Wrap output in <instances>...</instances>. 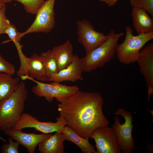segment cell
Masks as SVG:
<instances>
[{"label":"cell","mask_w":153,"mask_h":153,"mask_svg":"<svg viewBox=\"0 0 153 153\" xmlns=\"http://www.w3.org/2000/svg\"><path fill=\"white\" fill-rule=\"evenodd\" d=\"M103 103L99 93L79 90L59 103L58 110L66 125L81 137L89 139L96 128L109 125L103 112Z\"/></svg>","instance_id":"6da1fadb"},{"label":"cell","mask_w":153,"mask_h":153,"mask_svg":"<svg viewBox=\"0 0 153 153\" xmlns=\"http://www.w3.org/2000/svg\"><path fill=\"white\" fill-rule=\"evenodd\" d=\"M28 96L25 83L22 81L12 93L0 103V129L4 131L14 128L24 109Z\"/></svg>","instance_id":"7a4b0ae2"},{"label":"cell","mask_w":153,"mask_h":153,"mask_svg":"<svg viewBox=\"0 0 153 153\" xmlns=\"http://www.w3.org/2000/svg\"><path fill=\"white\" fill-rule=\"evenodd\" d=\"M124 34V32L115 33L113 29H111L103 43L81 58L84 72L89 73L94 71L111 61L116 54L118 41Z\"/></svg>","instance_id":"3957f363"},{"label":"cell","mask_w":153,"mask_h":153,"mask_svg":"<svg viewBox=\"0 0 153 153\" xmlns=\"http://www.w3.org/2000/svg\"><path fill=\"white\" fill-rule=\"evenodd\" d=\"M126 36L123 42L118 45L116 53L118 61L126 65L137 62L139 52L145 44L153 39V31L135 36L131 27L125 28Z\"/></svg>","instance_id":"277c9868"},{"label":"cell","mask_w":153,"mask_h":153,"mask_svg":"<svg viewBox=\"0 0 153 153\" xmlns=\"http://www.w3.org/2000/svg\"><path fill=\"white\" fill-rule=\"evenodd\" d=\"M36 83L32 88V92L39 97H43L48 102H52L55 98L59 103L75 94L79 90L78 86H67L55 82L50 84L39 82L24 76Z\"/></svg>","instance_id":"5b68a950"},{"label":"cell","mask_w":153,"mask_h":153,"mask_svg":"<svg viewBox=\"0 0 153 153\" xmlns=\"http://www.w3.org/2000/svg\"><path fill=\"white\" fill-rule=\"evenodd\" d=\"M123 116L124 123L121 124L117 116L114 118V124L112 127L114 129L117 137L119 144L123 153H131L135 150V142L132 136L133 116L131 113L123 109H118L114 113Z\"/></svg>","instance_id":"8992f818"},{"label":"cell","mask_w":153,"mask_h":153,"mask_svg":"<svg viewBox=\"0 0 153 153\" xmlns=\"http://www.w3.org/2000/svg\"><path fill=\"white\" fill-rule=\"evenodd\" d=\"M55 0L44 1L36 14V18L30 27L23 32L27 34L37 32L47 33L54 28L55 24L54 9Z\"/></svg>","instance_id":"52a82bcc"},{"label":"cell","mask_w":153,"mask_h":153,"mask_svg":"<svg viewBox=\"0 0 153 153\" xmlns=\"http://www.w3.org/2000/svg\"><path fill=\"white\" fill-rule=\"evenodd\" d=\"M78 40L84 48L86 54L103 43L107 35L95 30L90 22L86 19L76 22Z\"/></svg>","instance_id":"ba28073f"},{"label":"cell","mask_w":153,"mask_h":153,"mask_svg":"<svg viewBox=\"0 0 153 153\" xmlns=\"http://www.w3.org/2000/svg\"><path fill=\"white\" fill-rule=\"evenodd\" d=\"M90 137L94 140L96 153H121L117 137L112 127H99L93 131Z\"/></svg>","instance_id":"9c48e42d"},{"label":"cell","mask_w":153,"mask_h":153,"mask_svg":"<svg viewBox=\"0 0 153 153\" xmlns=\"http://www.w3.org/2000/svg\"><path fill=\"white\" fill-rule=\"evenodd\" d=\"M56 120L55 122H41L32 115L23 113L14 128L22 129L26 128H33L44 134L54 132L62 133L66 125L65 122L60 116L56 118Z\"/></svg>","instance_id":"30bf717a"},{"label":"cell","mask_w":153,"mask_h":153,"mask_svg":"<svg viewBox=\"0 0 153 153\" xmlns=\"http://www.w3.org/2000/svg\"><path fill=\"white\" fill-rule=\"evenodd\" d=\"M137 62L140 72L146 83L148 101L153 94V43H150L140 51Z\"/></svg>","instance_id":"8fae6325"},{"label":"cell","mask_w":153,"mask_h":153,"mask_svg":"<svg viewBox=\"0 0 153 153\" xmlns=\"http://www.w3.org/2000/svg\"><path fill=\"white\" fill-rule=\"evenodd\" d=\"M21 130L12 128L4 132L6 134L24 147L29 153H34L37 146L44 140L52 135L51 133H27L23 132Z\"/></svg>","instance_id":"7c38bea8"},{"label":"cell","mask_w":153,"mask_h":153,"mask_svg":"<svg viewBox=\"0 0 153 153\" xmlns=\"http://www.w3.org/2000/svg\"><path fill=\"white\" fill-rule=\"evenodd\" d=\"M84 66L81 58L74 55L72 62L66 67L51 75L48 81L60 83L64 81L75 82L83 80Z\"/></svg>","instance_id":"4fadbf2b"},{"label":"cell","mask_w":153,"mask_h":153,"mask_svg":"<svg viewBox=\"0 0 153 153\" xmlns=\"http://www.w3.org/2000/svg\"><path fill=\"white\" fill-rule=\"evenodd\" d=\"M24 74L26 77L41 82L48 80L41 58L36 54H33L30 58L26 57Z\"/></svg>","instance_id":"5bb4252c"},{"label":"cell","mask_w":153,"mask_h":153,"mask_svg":"<svg viewBox=\"0 0 153 153\" xmlns=\"http://www.w3.org/2000/svg\"><path fill=\"white\" fill-rule=\"evenodd\" d=\"M131 15L133 27L138 35L153 31V20L144 10L132 7Z\"/></svg>","instance_id":"9a60e30c"},{"label":"cell","mask_w":153,"mask_h":153,"mask_svg":"<svg viewBox=\"0 0 153 153\" xmlns=\"http://www.w3.org/2000/svg\"><path fill=\"white\" fill-rule=\"evenodd\" d=\"M52 50L57 62L58 72L66 67L72 62L74 55L72 45L69 40L53 47Z\"/></svg>","instance_id":"2e32d148"},{"label":"cell","mask_w":153,"mask_h":153,"mask_svg":"<svg viewBox=\"0 0 153 153\" xmlns=\"http://www.w3.org/2000/svg\"><path fill=\"white\" fill-rule=\"evenodd\" d=\"M65 140L62 133L56 132L39 144V150L41 153H63Z\"/></svg>","instance_id":"e0dca14e"},{"label":"cell","mask_w":153,"mask_h":153,"mask_svg":"<svg viewBox=\"0 0 153 153\" xmlns=\"http://www.w3.org/2000/svg\"><path fill=\"white\" fill-rule=\"evenodd\" d=\"M63 134L65 140L71 141L76 145L82 153H96L94 146L89 142V139L80 137L71 128L65 125Z\"/></svg>","instance_id":"ac0fdd59"},{"label":"cell","mask_w":153,"mask_h":153,"mask_svg":"<svg viewBox=\"0 0 153 153\" xmlns=\"http://www.w3.org/2000/svg\"><path fill=\"white\" fill-rule=\"evenodd\" d=\"M20 77L14 78L12 75L0 73V103L13 92L20 82Z\"/></svg>","instance_id":"d6986e66"},{"label":"cell","mask_w":153,"mask_h":153,"mask_svg":"<svg viewBox=\"0 0 153 153\" xmlns=\"http://www.w3.org/2000/svg\"><path fill=\"white\" fill-rule=\"evenodd\" d=\"M40 56L44 65L49 79L51 75L58 72V66L56 59L52 50H50L41 53Z\"/></svg>","instance_id":"ffe728a7"},{"label":"cell","mask_w":153,"mask_h":153,"mask_svg":"<svg viewBox=\"0 0 153 153\" xmlns=\"http://www.w3.org/2000/svg\"><path fill=\"white\" fill-rule=\"evenodd\" d=\"M4 33L8 35L10 41L14 42L17 50L22 48V46L20 44V41L24 35L23 32H19L17 30L14 25L10 24L5 30Z\"/></svg>","instance_id":"44dd1931"},{"label":"cell","mask_w":153,"mask_h":153,"mask_svg":"<svg viewBox=\"0 0 153 153\" xmlns=\"http://www.w3.org/2000/svg\"><path fill=\"white\" fill-rule=\"evenodd\" d=\"M18 1L24 6L25 11L32 14L36 15L44 1V0H13Z\"/></svg>","instance_id":"7402d4cb"},{"label":"cell","mask_w":153,"mask_h":153,"mask_svg":"<svg viewBox=\"0 0 153 153\" xmlns=\"http://www.w3.org/2000/svg\"><path fill=\"white\" fill-rule=\"evenodd\" d=\"M132 7L139 8L145 10L153 18V0H130Z\"/></svg>","instance_id":"603a6c76"},{"label":"cell","mask_w":153,"mask_h":153,"mask_svg":"<svg viewBox=\"0 0 153 153\" xmlns=\"http://www.w3.org/2000/svg\"><path fill=\"white\" fill-rule=\"evenodd\" d=\"M9 143H5L1 147L2 153H18L19 152V143L16 141L14 142L10 137L8 139Z\"/></svg>","instance_id":"cb8c5ba5"},{"label":"cell","mask_w":153,"mask_h":153,"mask_svg":"<svg viewBox=\"0 0 153 153\" xmlns=\"http://www.w3.org/2000/svg\"><path fill=\"white\" fill-rule=\"evenodd\" d=\"M15 72L14 66L6 60L0 54V73H5L13 75Z\"/></svg>","instance_id":"d4e9b609"},{"label":"cell","mask_w":153,"mask_h":153,"mask_svg":"<svg viewBox=\"0 0 153 153\" xmlns=\"http://www.w3.org/2000/svg\"><path fill=\"white\" fill-rule=\"evenodd\" d=\"M5 4H3L0 7V35L4 33L5 29L10 24L5 15Z\"/></svg>","instance_id":"484cf974"},{"label":"cell","mask_w":153,"mask_h":153,"mask_svg":"<svg viewBox=\"0 0 153 153\" xmlns=\"http://www.w3.org/2000/svg\"><path fill=\"white\" fill-rule=\"evenodd\" d=\"M119 0H99L100 2L105 3L110 7L114 6Z\"/></svg>","instance_id":"4316f807"},{"label":"cell","mask_w":153,"mask_h":153,"mask_svg":"<svg viewBox=\"0 0 153 153\" xmlns=\"http://www.w3.org/2000/svg\"><path fill=\"white\" fill-rule=\"evenodd\" d=\"M3 3L6 4L8 3H10L12 1H13V0H1Z\"/></svg>","instance_id":"83f0119b"},{"label":"cell","mask_w":153,"mask_h":153,"mask_svg":"<svg viewBox=\"0 0 153 153\" xmlns=\"http://www.w3.org/2000/svg\"><path fill=\"white\" fill-rule=\"evenodd\" d=\"M4 3H3L1 0H0V7Z\"/></svg>","instance_id":"f1b7e54d"}]
</instances>
